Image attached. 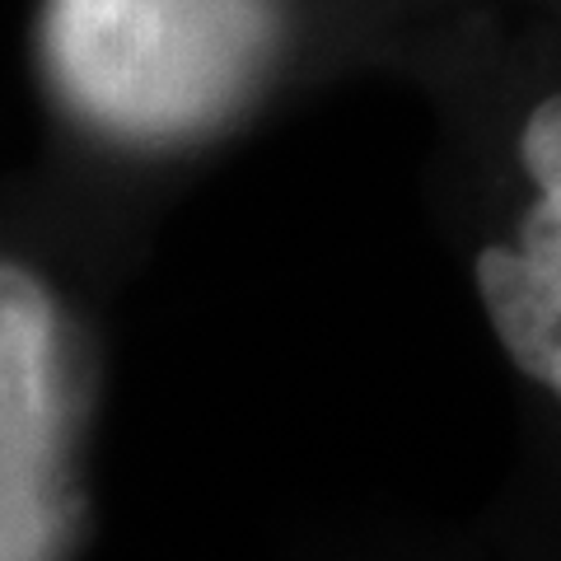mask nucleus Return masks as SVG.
I'll return each instance as SVG.
<instances>
[{"label":"nucleus","mask_w":561,"mask_h":561,"mask_svg":"<svg viewBox=\"0 0 561 561\" xmlns=\"http://www.w3.org/2000/svg\"><path fill=\"white\" fill-rule=\"evenodd\" d=\"M280 0H43L51 90L122 146H183L272 70Z\"/></svg>","instance_id":"1"},{"label":"nucleus","mask_w":561,"mask_h":561,"mask_svg":"<svg viewBox=\"0 0 561 561\" xmlns=\"http://www.w3.org/2000/svg\"><path fill=\"white\" fill-rule=\"evenodd\" d=\"M70 524L61 309L38 272L0 257V561H57Z\"/></svg>","instance_id":"2"},{"label":"nucleus","mask_w":561,"mask_h":561,"mask_svg":"<svg viewBox=\"0 0 561 561\" xmlns=\"http://www.w3.org/2000/svg\"><path fill=\"white\" fill-rule=\"evenodd\" d=\"M511 164L519 192L472 253V290L505 365L561 421V84L524 108Z\"/></svg>","instance_id":"3"}]
</instances>
